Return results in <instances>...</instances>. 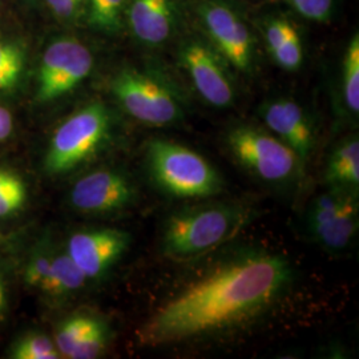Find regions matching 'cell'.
<instances>
[{
  "instance_id": "ffe728a7",
  "label": "cell",
  "mask_w": 359,
  "mask_h": 359,
  "mask_svg": "<svg viewBox=\"0 0 359 359\" xmlns=\"http://www.w3.org/2000/svg\"><path fill=\"white\" fill-rule=\"evenodd\" d=\"M342 100L347 114L357 118L359 114V35L355 32L347 43L342 62Z\"/></svg>"
},
{
  "instance_id": "5bb4252c",
  "label": "cell",
  "mask_w": 359,
  "mask_h": 359,
  "mask_svg": "<svg viewBox=\"0 0 359 359\" xmlns=\"http://www.w3.org/2000/svg\"><path fill=\"white\" fill-rule=\"evenodd\" d=\"M266 129L285 142L305 163L316 145V129L306 109L292 97H276L259 107Z\"/></svg>"
},
{
  "instance_id": "8992f818",
  "label": "cell",
  "mask_w": 359,
  "mask_h": 359,
  "mask_svg": "<svg viewBox=\"0 0 359 359\" xmlns=\"http://www.w3.org/2000/svg\"><path fill=\"white\" fill-rule=\"evenodd\" d=\"M145 157L156 185L173 197L206 198L224 188L216 168L201 154L177 142L152 139Z\"/></svg>"
},
{
  "instance_id": "52a82bcc",
  "label": "cell",
  "mask_w": 359,
  "mask_h": 359,
  "mask_svg": "<svg viewBox=\"0 0 359 359\" xmlns=\"http://www.w3.org/2000/svg\"><path fill=\"white\" fill-rule=\"evenodd\" d=\"M176 41L177 62L193 90L213 108H231L237 99L231 65L196 27L182 31Z\"/></svg>"
},
{
  "instance_id": "9a60e30c",
  "label": "cell",
  "mask_w": 359,
  "mask_h": 359,
  "mask_svg": "<svg viewBox=\"0 0 359 359\" xmlns=\"http://www.w3.org/2000/svg\"><path fill=\"white\" fill-rule=\"evenodd\" d=\"M261 40L271 60L283 71L295 72L305 60V46L299 28L287 16L280 13H266L258 23Z\"/></svg>"
},
{
  "instance_id": "ba28073f",
  "label": "cell",
  "mask_w": 359,
  "mask_h": 359,
  "mask_svg": "<svg viewBox=\"0 0 359 359\" xmlns=\"http://www.w3.org/2000/svg\"><path fill=\"white\" fill-rule=\"evenodd\" d=\"M95 55L80 39L63 35L52 39L39 59L35 102H56L90 77Z\"/></svg>"
},
{
  "instance_id": "7a4b0ae2",
  "label": "cell",
  "mask_w": 359,
  "mask_h": 359,
  "mask_svg": "<svg viewBox=\"0 0 359 359\" xmlns=\"http://www.w3.org/2000/svg\"><path fill=\"white\" fill-rule=\"evenodd\" d=\"M256 213L238 203H215L180 209L167 218L161 252L175 262H188L229 243Z\"/></svg>"
},
{
  "instance_id": "30bf717a",
  "label": "cell",
  "mask_w": 359,
  "mask_h": 359,
  "mask_svg": "<svg viewBox=\"0 0 359 359\" xmlns=\"http://www.w3.org/2000/svg\"><path fill=\"white\" fill-rule=\"evenodd\" d=\"M357 193L330 188L309 206L306 228L311 238L330 253H339L353 243L359 221Z\"/></svg>"
},
{
  "instance_id": "7c38bea8",
  "label": "cell",
  "mask_w": 359,
  "mask_h": 359,
  "mask_svg": "<svg viewBox=\"0 0 359 359\" xmlns=\"http://www.w3.org/2000/svg\"><path fill=\"white\" fill-rule=\"evenodd\" d=\"M184 22L182 0H128L126 31L145 48H163L179 38Z\"/></svg>"
},
{
  "instance_id": "4fadbf2b",
  "label": "cell",
  "mask_w": 359,
  "mask_h": 359,
  "mask_svg": "<svg viewBox=\"0 0 359 359\" xmlns=\"http://www.w3.org/2000/svg\"><path fill=\"white\" fill-rule=\"evenodd\" d=\"M130 245L128 231L112 228L86 229L71 234L65 252L88 281H96L112 269Z\"/></svg>"
},
{
  "instance_id": "5b68a950",
  "label": "cell",
  "mask_w": 359,
  "mask_h": 359,
  "mask_svg": "<svg viewBox=\"0 0 359 359\" xmlns=\"http://www.w3.org/2000/svg\"><path fill=\"white\" fill-rule=\"evenodd\" d=\"M194 27L234 72L252 76L257 65L256 31L231 0H188Z\"/></svg>"
},
{
  "instance_id": "d4e9b609",
  "label": "cell",
  "mask_w": 359,
  "mask_h": 359,
  "mask_svg": "<svg viewBox=\"0 0 359 359\" xmlns=\"http://www.w3.org/2000/svg\"><path fill=\"white\" fill-rule=\"evenodd\" d=\"M111 335L112 333L109 325L99 317L90 327V332L72 350L69 359L99 358L109 345Z\"/></svg>"
},
{
  "instance_id": "e0dca14e",
  "label": "cell",
  "mask_w": 359,
  "mask_h": 359,
  "mask_svg": "<svg viewBox=\"0 0 359 359\" xmlns=\"http://www.w3.org/2000/svg\"><path fill=\"white\" fill-rule=\"evenodd\" d=\"M325 177L330 188L358 193L359 140L353 135L339 142L330 154Z\"/></svg>"
},
{
  "instance_id": "7402d4cb",
  "label": "cell",
  "mask_w": 359,
  "mask_h": 359,
  "mask_svg": "<svg viewBox=\"0 0 359 359\" xmlns=\"http://www.w3.org/2000/svg\"><path fill=\"white\" fill-rule=\"evenodd\" d=\"M27 184L23 177L8 168H0V218L19 213L27 203Z\"/></svg>"
},
{
  "instance_id": "3957f363",
  "label": "cell",
  "mask_w": 359,
  "mask_h": 359,
  "mask_svg": "<svg viewBox=\"0 0 359 359\" xmlns=\"http://www.w3.org/2000/svg\"><path fill=\"white\" fill-rule=\"evenodd\" d=\"M114 115L103 102H90L68 116L53 130L44 156L47 175L57 177L81 167L111 140Z\"/></svg>"
},
{
  "instance_id": "cb8c5ba5",
  "label": "cell",
  "mask_w": 359,
  "mask_h": 359,
  "mask_svg": "<svg viewBox=\"0 0 359 359\" xmlns=\"http://www.w3.org/2000/svg\"><path fill=\"white\" fill-rule=\"evenodd\" d=\"M55 249L56 246L46 237L32 246L23 271V280L29 289L39 292L51 268Z\"/></svg>"
},
{
  "instance_id": "ac0fdd59",
  "label": "cell",
  "mask_w": 359,
  "mask_h": 359,
  "mask_svg": "<svg viewBox=\"0 0 359 359\" xmlns=\"http://www.w3.org/2000/svg\"><path fill=\"white\" fill-rule=\"evenodd\" d=\"M28 52L20 39L0 34V96L20 88L27 74Z\"/></svg>"
},
{
  "instance_id": "d6986e66",
  "label": "cell",
  "mask_w": 359,
  "mask_h": 359,
  "mask_svg": "<svg viewBox=\"0 0 359 359\" xmlns=\"http://www.w3.org/2000/svg\"><path fill=\"white\" fill-rule=\"evenodd\" d=\"M128 0H86L81 22L96 34L117 36L126 31Z\"/></svg>"
},
{
  "instance_id": "f1b7e54d",
  "label": "cell",
  "mask_w": 359,
  "mask_h": 359,
  "mask_svg": "<svg viewBox=\"0 0 359 359\" xmlns=\"http://www.w3.org/2000/svg\"><path fill=\"white\" fill-rule=\"evenodd\" d=\"M28 3H35V1H38V0H26Z\"/></svg>"
},
{
  "instance_id": "277c9868",
  "label": "cell",
  "mask_w": 359,
  "mask_h": 359,
  "mask_svg": "<svg viewBox=\"0 0 359 359\" xmlns=\"http://www.w3.org/2000/svg\"><path fill=\"white\" fill-rule=\"evenodd\" d=\"M109 87L124 112L145 126L169 127L185 117L179 90L154 69L124 67L114 75Z\"/></svg>"
},
{
  "instance_id": "9c48e42d",
  "label": "cell",
  "mask_w": 359,
  "mask_h": 359,
  "mask_svg": "<svg viewBox=\"0 0 359 359\" xmlns=\"http://www.w3.org/2000/svg\"><path fill=\"white\" fill-rule=\"evenodd\" d=\"M226 145L240 165L269 184L294 179L304 164L293 149L268 129L237 126L228 132Z\"/></svg>"
},
{
  "instance_id": "2e32d148",
  "label": "cell",
  "mask_w": 359,
  "mask_h": 359,
  "mask_svg": "<svg viewBox=\"0 0 359 359\" xmlns=\"http://www.w3.org/2000/svg\"><path fill=\"white\" fill-rule=\"evenodd\" d=\"M87 278L77 268L72 258L68 256L65 248L55 249L51 268L41 283L39 293L53 302L67 301L84 289Z\"/></svg>"
},
{
  "instance_id": "8fae6325",
  "label": "cell",
  "mask_w": 359,
  "mask_h": 359,
  "mask_svg": "<svg viewBox=\"0 0 359 359\" xmlns=\"http://www.w3.org/2000/svg\"><path fill=\"white\" fill-rule=\"evenodd\" d=\"M68 200L79 213L111 215L133 205L137 200V189L124 172L100 168L77 180Z\"/></svg>"
},
{
  "instance_id": "484cf974",
  "label": "cell",
  "mask_w": 359,
  "mask_h": 359,
  "mask_svg": "<svg viewBox=\"0 0 359 359\" xmlns=\"http://www.w3.org/2000/svg\"><path fill=\"white\" fill-rule=\"evenodd\" d=\"M290 11L313 23L326 25L335 15L338 0H278Z\"/></svg>"
},
{
  "instance_id": "603a6c76",
  "label": "cell",
  "mask_w": 359,
  "mask_h": 359,
  "mask_svg": "<svg viewBox=\"0 0 359 359\" xmlns=\"http://www.w3.org/2000/svg\"><path fill=\"white\" fill-rule=\"evenodd\" d=\"M8 357L13 359L62 358L53 339L40 332H29L15 339L10 347Z\"/></svg>"
},
{
  "instance_id": "6da1fadb",
  "label": "cell",
  "mask_w": 359,
  "mask_h": 359,
  "mask_svg": "<svg viewBox=\"0 0 359 359\" xmlns=\"http://www.w3.org/2000/svg\"><path fill=\"white\" fill-rule=\"evenodd\" d=\"M286 257L244 252L216 264L169 298L137 332L142 346H165L237 327L269 310L293 281Z\"/></svg>"
},
{
  "instance_id": "4316f807",
  "label": "cell",
  "mask_w": 359,
  "mask_h": 359,
  "mask_svg": "<svg viewBox=\"0 0 359 359\" xmlns=\"http://www.w3.org/2000/svg\"><path fill=\"white\" fill-rule=\"evenodd\" d=\"M13 133V116L4 105L0 104V142H4Z\"/></svg>"
},
{
  "instance_id": "83f0119b",
  "label": "cell",
  "mask_w": 359,
  "mask_h": 359,
  "mask_svg": "<svg viewBox=\"0 0 359 359\" xmlns=\"http://www.w3.org/2000/svg\"><path fill=\"white\" fill-rule=\"evenodd\" d=\"M8 309V297H7V287L0 271V318L7 313Z\"/></svg>"
},
{
  "instance_id": "44dd1931",
  "label": "cell",
  "mask_w": 359,
  "mask_h": 359,
  "mask_svg": "<svg viewBox=\"0 0 359 359\" xmlns=\"http://www.w3.org/2000/svg\"><path fill=\"white\" fill-rule=\"evenodd\" d=\"M97 318V316L90 313H75L57 325L53 342L62 358H69L72 350L90 332Z\"/></svg>"
}]
</instances>
